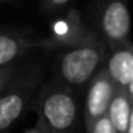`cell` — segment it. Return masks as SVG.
<instances>
[{
	"instance_id": "8fae6325",
	"label": "cell",
	"mask_w": 133,
	"mask_h": 133,
	"mask_svg": "<svg viewBox=\"0 0 133 133\" xmlns=\"http://www.w3.org/2000/svg\"><path fill=\"white\" fill-rule=\"evenodd\" d=\"M86 133H114V128H113V125L110 122L108 114H105L100 119H97L92 124V127L89 130H86Z\"/></svg>"
},
{
	"instance_id": "7a4b0ae2",
	"label": "cell",
	"mask_w": 133,
	"mask_h": 133,
	"mask_svg": "<svg viewBox=\"0 0 133 133\" xmlns=\"http://www.w3.org/2000/svg\"><path fill=\"white\" fill-rule=\"evenodd\" d=\"M74 91L55 77L38 91L31 107L38 114L39 133H75L78 108Z\"/></svg>"
},
{
	"instance_id": "ba28073f",
	"label": "cell",
	"mask_w": 133,
	"mask_h": 133,
	"mask_svg": "<svg viewBox=\"0 0 133 133\" xmlns=\"http://www.w3.org/2000/svg\"><path fill=\"white\" fill-rule=\"evenodd\" d=\"M130 113H131V100H130L127 91L117 89L110 103L108 113H107L110 117V122L114 128V133H127Z\"/></svg>"
},
{
	"instance_id": "3957f363",
	"label": "cell",
	"mask_w": 133,
	"mask_h": 133,
	"mask_svg": "<svg viewBox=\"0 0 133 133\" xmlns=\"http://www.w3.org/2000/svg\"><path fill=\"white\" fill-rule=\"evenodd\" d=\"M44 75V64L35 61L21 68L14 80L0 94V133H8L33 100Z\"/></svg>"
},
{
	"instance_id": "277c9868",
	"label": "cell",
	"mask_w": 133,
	"mask_h": 133,
	"mask_svg": "<svg viewBox=\"0 0 133 133\" xmlns=\"http://www.w3.org/2000/svg\"><path fill=\"white\" fill-rule=\"evenodd\" d=\"M92 21L96 25L94 31L107 44L108 50L131 42V21L125 0H97Z\"/></svg>"
},
{
	"instance_id": "5bb4252c",
	"label": "cell",
	"mask_w": 133,
	"mask_h": 133,
	"mask_svg": "<svg viewBox=\"0 0 133 133\" xmlns=\"http://www.w3.org/2000/svg\"><path fill=\"white\" fill-rule=\"evenodd\" d=\"M19 0H0V6L3 5H19Z\"/></svg>"
},
{
	"instance_id": "6da1fadb",
	"label": "cell",
	"mask_w": 133,
	"mask_h": 133,
	"mask_svg": "<svg viewBox=\"0 0 133 133\" xmlns=\"http://www.w3.org/2000/svg\"><path fill=\"white\" fill-rule=\"evenodd\" d=\"M56 50L55 78L75 89L89 83L103 66L108 47L94 30L80 24L69 39L59 41Z\"/></svg>"
},
{
	"instance_id": "30bf717a",
	"label": "cell",
	"mask_w": 133,
	"mask_h": 133,
	"mask_svg": "<svg viewBox=\"0 0 133 133\" xmlns=\"http://www.w3.org/2000/svg\"><path fill=\"white\" fill-rule=\"evenodd\" d=\"M21 68H17L16 64H8V66H0V94H2L8 85L14 80Z\"/></svg>"
},
{
	"instance_id": "52a82bcc",
	"label": "cell",
	"mask_w": 133,
	"mask_h": 133,
	"mask_svg": "<svg viewBox=\"0 0 133 133\" xmlns=\"http://www.w3.org/2000/svg\"><path fill=\"white\" fill-rule=\"evenodd\" d=\"M103 66L116 88L127 89L133 78V44L128 42L110 50V56L105 59Z\"/></svg>"
},
{
	"instance_id": "8992f818",
	"label": "cell",
	"mask_w": 133,
	"mask_h": 133,
	"mask_svg": "<svg viewBox=\"0 0 133 133\" xmlns=\"http://www.w3.org/2000/svg\"><path fill=\"white\" fill-rule=\"evenodd\" d=\"M117 88L113 83L111 77L108 75V71L105 66L94 74V77L89 80L88 85V92L85 97V110H83V121H85V128L89 130L92 124L105 116L108 113L110 103L116 94Z\"/></svg>"
},
{
	"instance_id": "9c48e42d",
	"label": "cell",
	"mask_w": 133,
	"mask_h": 133,
	"mask_svg": "<svg viewBox=\"0 0 133 133\" xmlns=\"http://www.w3.org/2000/svg\"><path fill=\"white\" fill-rule=\"evenodd\" d=\"M72 3V0H39V8L42 14L61 13Z\"/></svg>"
},
{
	"instance_id": "4fadbf2b",
	"label": "cell",
	"mask_w": 133,
	"mask_h": 133,
	"mask_svg": "<svg viewBox=\"0 0 133 133\" xmlns=\"http://www.w3.org/2000/svg\"><path fill=\"white\" fill-rule=\"evenodd\" d=\"M127 94H128V97H130V100H131V103H133V78H131V82L128 83V86H127Z\"/></svg>"
},
{
	"instance_id": "7c38bea8",
	"label": "cell",
	"mask_w": 133,
	"mask_h": 133,
	"mask_svg": "<svg viewBox=\"0 0 133 133\" xmlns=\"http://www.w3.org/2000/svg\"><path fill=\"white\" fill-rule=\"evenodd\" d=\"M127 133H133V103H131V113H130V121H128Z\"/></svg>"
},
{
	"instance_id": "5b68a950",
	"label": "cell",
	"mask_w": 133,
	"mask_h": 133,
	"mask_svg": "<svg viewBox=\"0 0 133 133\" xmlns=\"http://www.w3.org/2000/svg\"><path fill=\"white\" fill-rule=\"evenodd\" d=\"M59 41L47 36H36L31 30L0 25V66L14 64L19 58L36 49H58Z\"/></svg>"
}]
</instances>
